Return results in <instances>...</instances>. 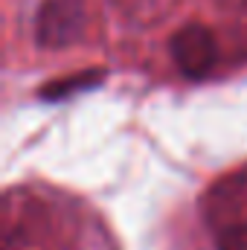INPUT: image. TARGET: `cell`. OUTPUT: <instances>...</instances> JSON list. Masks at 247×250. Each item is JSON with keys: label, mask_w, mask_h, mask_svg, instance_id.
Listing matches in <instances>:
<instances>
[{"label": "cell", "mask_w": 247, "mask_h": 250, "mask_svg": "<svg viewBox=\"0 0 247 250\" xmlns=\"http://www.w3.org/2000/svg\"><path fill=\"white\" fill-rule=\"evenodd\" d=\"M84 26V0H44L35 15V41L44 50H62L82 38Z\"/></svg>", "instance_id": "cell-1"}, {"label": "cell", "mask_w": 247, "mask_h": 250, "mask_svg": "<svg viewBox=\"0 0 247 250\" xmlns=\"http://www.w3.org/2000/svg\"><path fill=\"white\" fill-rule=\"evenodd\" d=\"M169 56L186 79H204L218 59L215 35L204 23H186L169 38Z\"/></svg>", "instance_id": "cell-2"}, {"label": "cell", "mask_w": 247, "mask_h": 250, "mask_svg": "<svg viewBox=\"0 0 247 250\" xmlns=\"http://www.w3.org/2000/svg\"><path fill=\"white\" fill-rule=\"evenodd\" d=\"M99 70L93 73V70H87V73H79V76H70L67 82H62V84H50V87H44L41 90V96H47V99H59V96H64V93H73V90H79V87H90V84H96L99 82Z\"/></svg>", "instance_id": "cell-3"}, {"label": "cell", "mask_w": 247, "mask_h": 250, "mask_svg": "<svg viewBox=\"0 0 247 250\" xmlns=\"http://www.w3.org/2000/svg\"><path fill=\"white\" fill-rule=\"evenodd\" d=\"M218 250H247V224H236V227H230V230L221 236Z\"/></svg>", "instance_id": "cell-4"}]
</instances>
